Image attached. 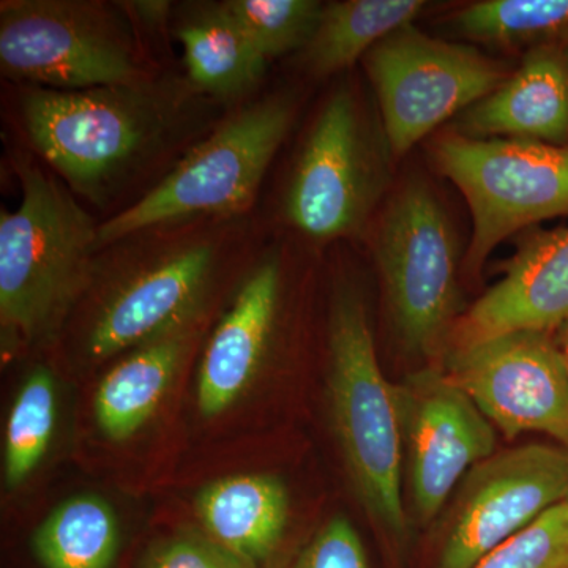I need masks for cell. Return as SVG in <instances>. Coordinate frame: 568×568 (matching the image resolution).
Listing matches in <instances>:
<instances>
[{"label": "cell", "mask_w": 568, "mask_h": 568, "mask_svg": "<svg viewBox=\"0 0 568 568\" xmlns=\"http://www.w3.org/2000/svg\"><path fill=\"white\" fill-rule=\"evenodd\" d=\"M18 174L21 203L0 213V323L3 339L33 343L91 282L100 224L54 174L29 162Z\"/></svg>", "instance_id": "obj_1"}, {"label": "cell", "mask_w": 568, "mask_h": 568, "mask_svg": "<svg viewBox=\"0 0 568 568\" xmlns=\"http://www.w3.org/2000/svg\"><path fill=\"white\" fill-rule=\"evenodd\" d=\"M156 95L149 82L71 92L24 85L22 132L71 189L100 201L173 132L174 106Z\"/></svg>", "instance_id": "obj_2"}, {"label": "cell", "mask_w": 568, "mask_h": 568, "mask_svg": "<svg viewBox=\"0 0 568 568\" xmlns=\"http://www.w3.org/2000/svg\"><path fill=\"white\" fill-rule=\"evenodd\" d=\"M328 354L332 417L347 469L366 510L387 532L403 538L405 446L396 384L381 369L364 301L349 287L334 298Z\"/></svg>", "instance_id": "obj_3"}, {"label": "cell", "mask_w": 568, "mask_h": 568, "mask_svg": "<svg viewBox=\"0 0 568 568\" xmlns=\"http://www.w3.org/2000/svg\"><path fill=\"white\" fill-rule=\"evenodd\" d=\"M293 118V103L284 97H268L235 112L151 192L100 224V248L142 231L245 212Z\"/></svg>", "instance_id": "obj_4"}, {"label": "cell", "mask_w": 568, "mask_h": 568, "mask_svg": "<svg viewBox=\"0 0 568 568\" xmlns=\"http://www.w3.org/2000/svg\"><path fill=\"white\" fill-rule=\"evenodd\" d=\"M0 67L10 80L52 91L149 82L129 28L97 2H2Z\"/></svg>", "instance_id": "obj_5"}, {"label": "cell", "mask_w": 568, "mask_h": 568, "mask_svg": "<svg viewBox=\"0 0 568 568\" xmlns=\"http://www.w3.org/2000/svg\"><path fill=\"white\" fill-rule=\"evenodd\" d=\"M433 159L473 215L465 256L470 276L480 274L493 250L511 234L568 215V145L450 133L435 142Z\"/></svg>", "instance_id": "obj_6"}, {"label": "cell", "mask_w": 568, "mask_h": 568, "mask_svg": "<svg viewBox=\"0 0 568 568\" xmlns=\"http://www.w3.org/2000/svg\"><path fill=\"white\" fill-rule=\"evenodd\" d=\"M376 256L403 346L435 353L457 310L458 248L450 220L426 183L407 182L392 197Z\"/></svg>", "instance_id": "obj_7"}, {"label": "cell", "mask_w": 568, "mask_h": 568, "mask_svg": "<svg viewBox=\"0 0 568 568\" xmlns=\"http://www.w3.org/2000/svg\"><path fill=\"white\" fill-rule=\"evenodd\" d=\"M365 67L394 159L508 80L499 62L465 44L433 39L413 24L379 41L365 55Z\"/></svg>", "instance_id": "obj_8"}, {"label": "cell", "mask_w": 568, "mask_h": 568, "mask_svg": "<svg viewBox=\"0 0 568 568\" xmlns=\"http://www.w3.org/2000/svg\"><path fill=\"white\" fill-rule=\"evenodd\" d=\"M384 182V163L361 106L351 89L342 88L306 138L284 212L308 237H349L364 227Z\"/></svg>", "instance_id": "obj_9"}, {"label": "cell", "mask_w": 568, "mask_h": 568, "mask_svg": "<svg viewBox=\"0 0 568 568\" xmlns=\"http://www.w3.org/2000/svg\"><path fill=\"white\" fill-rule=\"evenodd\" d=\"M568 500V447L528 444L497 452L458 485L437 568H474L488 552Z\"/></svg>", "instance_id": "obj_10"}, {"label": "cell", "mask_w": 568, "mask_h": 568, "mask_svg": "<svg viewBox=\"0 0 568 568\" xmlns=\"http://www.w3.org/2000/svg\"><path fill=\"white\" fill-rule=\"evenodd\" d=\"M447 375L507 437L544 433L568 447V373L549 332L452 351Z\"/></svg>", "instance_id": "obj_11"}, {"label": "cell", "mask_w": 568, "mask_h": 568, "mask_svg": "<svg viewBox=\"0 0 568 568\" xmlns=\"http://www.w3.org/2000/svg\"><path fill=\"white\" fill-rule=\"evenodd\" d=\"M222 234L173 235L153 242L141 263L106 298L88 335L92 358L145 345L196 320L222 260Z\"/></svg>", "instance_id": "obj_12"}, {"label": "cell", "mask_w": 568, "mask_h": 568, "mask_svg": "<svg viewBox=\"0 0 568 568\" xmlns=\"http://www.w3.org/2000/svg\"><path fill=\"white\" fill-rule=\"evenodd\" d=\"M396 395L414 508L426 525L466 474L495 454V425L450 376L436 369L406 376L396 384Z\"/></svg>", "instance_id": "obj_13"}, {"label": "cell", "mask_w": 568, "mask_h": 568, "mask_svg": "<svg viewBox=\"0 0 568 568\" xmlns=\"http://www.w3.org/2000/svg\"><path fill=\"white\" fill-rule=\"evenodd\" d=\"M568 320V227L530 235L506 275L454 328V351L511 332L556 331Z\"/></svg>", "instance_id": "obj_14"}, {"label": "cell", "mask_w": 568, "mask_h": 568, "mask_svg": "<svg viewBox=\"0 0 568 568\" xmlns=\"http://www.w3.org/2000/svg\"><path fill=\"white\" fill-rule=\"evenodd\" d=\"M280 284L278 260L268 257L242 284L233 308L212 335L197 381L204 417L222 414L252 383L274 328Z\"/></svg>", "instance_id": "obj_15"}, {"label": "cell", "mask_w": 568, "mask_h": 568, "mask_svg": "<svg viewBox=\"0 0 568 568\" xmlns=\"http://www.w3.org/2000/svg\"><path fill=\"white\" fill-rule=\"evenodd\" d=\"M476 140L562 145L568 138V73L559 55L537 48L514 77L458 115V132Z\"/></svg>", "instance_id": "obj_16"}, {"label": "cell", "mask_w": 568, "mask_h": 568, "mask_svg": "<svg viewBox=\"0 0 568 568\" xmlns=\"http://www.w3.org/2000/svg\"><path fill=\"white\" fill-rule=\"evenodd\" d=\"M196 507L209 538L256 568L282 540L290 499L278 478L254 474L209 485Z\"/></svg>", "instance_id": "obj_17"}, {"label": "cell", "mask_w": 568, "mask_h": 568, "mask_svg": "<svg viewBox=\"0 0 568 568\" xmlns=\"http://www.w3.org/2000/svg\"><path fill=\"white\" fill-rule=\"evenodd\" d=\"M192 335L190 324L168 332L104 376L95 395V417L104 435L129 439L152 417L189 353Z\"/></svg>", "instance_id": "obj_18"}, {"label": "cell", "mask_w": 568, "mask_h": 568, "mask_svg": "<svg viewBox=\"0 0 568 568\" xmlns=\"http://www.w3.org/2000/svg\"><path fill=\"white\" fill-rule=\"evenodd\" d=\"M194 88L219 99H237L263 78L267 59L224 6L211 7L179 29Z\"/></svg>", "instance_id": "obj_19"}, {"label": "cell", "mask_w": 568, "mask_h": 568, "mask_svg": "<svg viewBox=\"0 0 568 568\" xmlns=\"http://www.w3.org/2000/svg\"><path fill=\"white\" fill-rule=\"evenodd\" d=\"M422 0H345L325 6L306 44V67L328 77L354 65L390 33L413 24L424 10Z\"/></svg>", "instance_id": "obj_20"}, {"label": "cell", "mask_w": 568, "mask_h": 568, "mask_svg": "<svg viewBox=\"0 0 568 568\" xmlns=\"http://www.w3.org/2000/svg\"><path fill=\"white\" fill-rule=\"evenodd\" d=\"M32 548L44 568H110L119 549L114 511L100 497H73L44 519Z\"/></svg>", "instance_id": "obj_21"}, {"label": "cell", "mask_w": 568, "mask_h": 568, "mask_svg": "<svg viewBox=\"0 0 568 568\" xmlns=\"http://www.w3.org/2000/svg\"><path fill=\"white\" fill-rule=\"evenodd\" d=\"M459 37L499 47L568 39V0H485L452 18Z\"/></svg>", "instance_id": "obj_22"}, {"label": "cell", "mask_w": 568, "mask_h": 568, "mask_svg": "<svg viewBox=\"0 0 568 568\" xmlns=\"http://www.w3.org/2000/svg\"><path fill=\"white\" fill-rule=\"evenodd\" d=\"M55 414L54 377L48 369H36L22 384L7 422L6 478L10 487H17L31 476L47 454Z\"/></svg>", "instance_id": "obj_23"}, {"label": "cell", "mask_w": 568, "mask_h": 568, "mask_svg": "<svg viewBox=\"0 0 568 568\" xmlns=\"http://www.w3.org/2000/svg\"><path fill=\"white\" fill-rule=\"evenodd\" d=\"M223 6L267 61L305 50L324 9L315 0H230Z\"/></svg>", "instance_id": "obj_24"}, {"label": "cell", "mask_w": 568, "mask_h": 568, "mask_svg": "<svg viewBox=\"0 0 568 568\" xmlns=\"http://www.w3.org/2000/svg\"><path fill=\"white\" fill-rule=\"evenodd\" d=\"M474 568H568V500L549 508Z\"/></svg>", "instance_id": "obj_25"}, {"label": "cell", "mask_w": 568, "mask_h": 568, "mask_svg": "<svg viewBox=\"0 0 568 568\" xmlns=\"http://www.w3.org/2000/svg\"><path fill=\"white\" fill-rule=\"evenodd\" d=\"M293 568H369L364 544L346 518L324 526Z\"/></svg>", "instance_id": "obj_26"}, {"label": "cell", "mask_w": 568, "mask_h": 568, "mask_svg": "<svg viewBox=\"0 0 568 568\" xmlns=\"http://www.w3.org/2000/svg\"><path fill=\"white\" fill-rule=\"evenodd\" d=\"M141 568H254L209 537L179 536L156 545Z\"/></svg>", "instance_id": "obj_27"}, {"label": "cell", "mask_w": 568, "mask_h": 568, "mask_svg": "<svg viewBox=\"0 0 568 568\" xmlns=\"http://www.w3.org/2000/svg\"><path fill=\"white\" fill-rule=\"evenodd\" d=\"M133 9L142 21L152 26H162L166 20L170 3L168 2H134Z\"/></svg>", "instance_id": "obj_28"}, {"label": "cell", "mask_w": 568, "mask_h": 568, "mask_svg": "<svg viewBox=\"0 0 568 568\" xmlns=\"http://www.w3.org/2000/svg\"><path fill=\"white\" fill-rule=\"evenodd\" d=\"M555 343L560 355H562L564 365H566L568 373V320L556 328Z\"/></svg>", "instance_id": "obj_29"}]
</instances>
